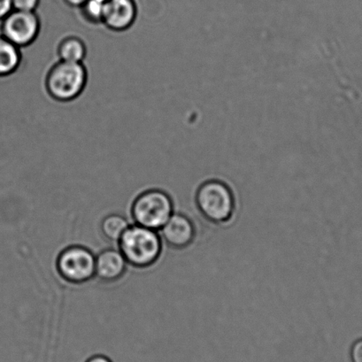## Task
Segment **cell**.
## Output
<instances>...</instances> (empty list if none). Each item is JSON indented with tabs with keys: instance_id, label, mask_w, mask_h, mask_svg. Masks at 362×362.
Instances as JSON below:
<instances>
[{
	"instance_id": "7a4b0ae2",
	"label": "cell",
	"mask_w": 362,
	"mask_h": 362,
	"mask_svg": "<svg viewBox=\"0 0 362 362\" xmlns=\"http://www.w3.org/2000/svg\"><path fill=\"white\" fill-rule=\"evenodd\" d=\"M118 244L126 262L136 269L153 266L163 252V239L160 234L138 224L129 226Z\"/></svg>"
},
{
	"instance_id": "4fadbf2b",
	"label": "cell",
	"mask_w": 362,
	"mask_h": 362,
	"mask_svg": "<svg viewBox=\"0 0 362 362\" xmlns=\"http://www.w3.org/2000/svg\"><path fill=\"white\" fill-rule=\"evenodd\" d=\"M105 0H87L78 9L84 22L90 25L103 24Z\"/></svg>"
},
{
	"instance_id": "8992f818",
	"label": "cell",
	"mask_w": 362,
	"mask_h": 362,
	"mask_svg": "<svg viewBox=\"0 0 362 362\" xmlns=\"http://www.w3.org/2000/svg\"><path fill=\"white\" fill-rule=\"evenodd\" d=\"M41 21L37 12L13 10L1 21V35L16 47H30L40 36Z\"/></svg>"
},
{
	"instance_id": "277c9868",
	"label": "cell",
	"mask_w": 362,
	"mask_h": 362,
	"mask_svg": "<svg viewBox=\"0 0 362 362\" xmlns=\"http://www.w3.org/2000/svg\"><path fill=\"white\" fill-rule=\"evenodd\" d=\"M173 214V199L168 192L160 189L140 193L132 206L136 224L154 230H160Z\"/></svg>"
},
{
	"instance_id": "3957f363",
	"label": "cell",
	"mask_w": 362,
	"mask_h": 362,
	"mask_svg": "<svg viewBox=\"0 0 362 362\" xmlns=\"http://www.w3.org/2000/svg\"><path fill=\"white\" fill-rule=\"evenodd\" d=\"M88 83V71L83 63L59 61L48 70L45 86L49 96L58 102L76 100Z\"/></svg>"
},
{
	"instance_id": "ac0fdd59",
	"label": "cell",
	"mask_w": 362,
	"mask_h": 362,
	"mask_svg": "<svg viewBox=\"0 0 362 362\" xmlns=\"http://www.w3.org/2000/svg\"><path fill=\"white\" fill-rule=\"evenodd\" d=\"M86 362H112V361L108 357L105 356V355L97 354V355H94V356H91L90 358H88Z\"/></svg>"
},
{
	"instance_id": "9a60e30c",
	"label": "cell",
	"mask_w": 362,
	"mask_h": 362,
	"mask_svg": "<svg viewBox=\"0 0 362 362\" xmlns=\"http://www.w3.org/2000/svg\"><path fill=\"white\" fill-rule=\"evenodd\" d=\"M351 362H362V339L355 341L350 351Z\"/></svg>"
},
{
	"instance_id": "5b68a950",
	"label": "cell",
	"mask_w": 362,
	"mask_h": 362,
	"mask_svg": "<svg viewBox=\"0 0 362 362\" xmlns=\"http://www.w3.org/2000/svg\"><path fill=\"white\" fill-rule=\"evenodd\" d=\"M95 262L96 257L89 249L82 245H72L59 255L58 273L70 284L89 282L95 276Z\"/></svg>"
},
{
	"instance_id": "ba28073f",
	"label": "cell",
	"mask_w": 362,
	"mask_h": 362,
	"mask_svg": "<svg viewBox=\"0 0 362 362\" xmlns=\"http://www.w3.org/2000/svg\"><path fill=\"white\" fill-rule=\"evenodd\" d=\"M136 0H105L103 25L114 33L131 29L138 17Z\"/></svg>"
},
{
	"instance_id": "8fae6325",
	"label": "cell",
	"mask_w": 362,
	"mask_h": 362,
	"mask_svg": "<svg viewBox=\"0 0 362 362\" xmlns=\"http://www.w3.org/2000/svg\"><path fill=\"white\" fill-rule=\"evenodd\" d=\"M57 55L59 61L83 63L87 56V47L82 38L70 35L59 42Z\"/></svg>"
},
{
	"instance_id": "6da1fadb",
	"label": "cell",
	"mask_w": 362,
	"mask_h": 362,
	"mask_svg": "<svg viewBox=\"0 0 362 362\" xmlns=\"http://www.w3.org/2000/svg\"><path fill=\"white\" fill-rule=\"evenodd\" d=\"M195 204L204 219L216 225H226L234 219L237 199L226 182L210 179L197 189Z\"/></svg>"
},
{
	"instance_id": "e0dca14e",
	"label": "cell",
	"mask_w": 362,
	"mask_h": 362,
	"mask_svg": "<svg viewBox=\"0 0 362 362\" xmlns=\"http://www.w3.org/2000/svg\"><path fill=\"white\" fill-rule=\"evenodd\" d=\"M69 8L79 9L87 0H63Z\"/></svg>"
},
{
	"instance_id": "30bf717a",
	"label": "cell",
	"mask_w": 362,
	"mask_h": 362,
	"mask_svg": "<svg viewBox=\"0 0 362 362\" xmlns=\"http://www.w3.org/2000/svg\"><path fill=\"white\" fill-rule=\"evenodd\" d=\"M23 62L21 48L0 35V77L13 75Z\"/></svg>"
},
{
	"instance_id": "5bb4252c",
	"label": "cell",
	"mask_w": 362,
	"mask_h": 362,
	"mask_svg": "<svg viewBox=\"0 0 362 362\" xmlns=\"http://www.w3.org/2000/svg\"><path fill=\"white\" fill-rule=\"evenodd\" d=\"M41 0H12L13 10L36 12Z\"/></svg>"
},
{
	"instance_id": "2e32d148",
	"label": "cell",
	"mask_w": 362,
	"mask_h": 362,
	"mask_svg": "<svg viewBox=\"0 0 362 362\" xmlns=\"http://www.w3.org/2000/svg\"><path fill=\"white\" fill-rule=\"evenodd\" d=\"M13 10L12 0H0V22Z\"/></svg>"
},
{
	"instance_id": "9c48e42d",
	"label": "cell",
	"mask_w": 362,
	"mask_h": 362,
	"mask_svg": "<svg viewBox=\"0 0 362 362\" xmlns=\"http://www.w3.org/2000/svg\"><path fill=\"white\" fill-rule=\"evenodd\" d=\"M127 265L124 256L119 249H105L96 256L95 276L102 282H116L124 276Z\"/></svg>"
},
{
	"instance_id": "7c38bea8",
	"label": "cell",
	"mask_w": 362,
	"mask_h": 362,
	"mask_svg": "<svg viewBox=\"0 0 362 362\" xmlns=\"http://www.w3.org/2000/svg\"><path fill=\"white\" fill-rule=\"evenodd\" d=\"M129 226V221L124 216L112 214L104 218L100 228L102 234L107 240L118 243Z\"/></svg>"
},
{
	"instance_id": "52a82bcc",
	"label": "cell",
	"mask_w": 362,
	"mask_h": 362,
	"mask_svg": "<svg viewBox=\"0 0 362 362\" xmlns=\"http://www.w3.org/2000/svg\"><path fill=\"white\" fill-rule=\"evenodd\" d=\"M160 235L168 247L182 250L192 245L197 230L194 223L187 216L174 213L160 228Z\"/></svg>"
}]
</instances>
